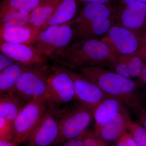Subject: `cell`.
Returning <instances> with one entry per match:
<instances>
[{"instance_id":"obj_1","label":"cell","mask_w":146,"mask_h":146,"mask_svg":"<svg viewBox=\"0 0 146 146\" xmlns=\"http://www.w3.org/2000/svg\"><path fill=\"white\" fill-rule=\"evenodd\" d=\"M74 70L94 82L110 97L119 100L138 114L142 106L137 84L132 79L101 67H82Z\"/></svg>"},{"instance_id":"obj_2","label":"cell","mask_w":146,"mask_h":146,"mask_svg":"<svg viewBox=\"0 0 146 146\" xmlns=\"http://www.w3.org/2000/svg\"><path fill=\"white\" fill-rule=\"evenodd\" d=\"M116 57L106 42L96 38L75 42L53 60L60 66L74 70L82 67L106 68Z\"/></svg>"},{"instance_id":"obj_3","label":"cell","mask_w":146,"mask_h":146,"mask_svg":"<svg viewBox=\"0 0 146 146\" xmlns=\"http://www.w3.org/2000/svg\"><path fill=\"white\" fill-rule=\"evenodd\" d=\"M55 67L48 63L32 65L21 74L11 92L18 95L26 103L36 98L46 99L48 78Z\"/></svg>"},{"instance_id":"obj_4","label":"cell","mask_w":146,"mask_h":146,"mask_svg":"<svg viewBox=\"0 0 146 146\" xmlns=\"http://www.w3.org/2000/svg\"><path fill=\"white\" fill-rule=\"evenodd\" d=\"M94 108L80 102L59 109V134L54 146L80 136L93 117Z\"/></svg>"},{"instance_id":"obj_5","label":"cell","mask_w":146,"mask_h":146,"mask_svg":"<svg viewBox=\"0 0 146 146\" xmlns=\"http://www.w3.org/2000/svg\"><path fill=\"white\" fill-rule=\"evenodd\" d=\"M76 20L69 23L48 27L40 32L29 44L47 58L54 60L66 49L73 39V24Z\"/></svg>"},{"instance_id":"obj_6","label":"cell","mask_w":146,"mask_h":146,"mask_svg":"<svg viewBox=\"0 0 146 146\" xmlns=\"http://www.w3.org/2000/svg\"><path fill=\"white\" fill-rule=\"evenodd\" d=\"M47 100L36 98L27 103L13 121L14 138L12 141L19 145L26 143L48 108Z\"/></svg>"},{"instance_id":"obj_7","label":"cell","mask_w":146,"mask_h":146,"mask_svg":"<svg viewBox=\"0 0 146 146\" xmlns=\"http://www.w3.org/2000/svg\"><path fill=\"white\" fill-rule=\"evenodd\" d=\"M46 99L48 103L56 106L78 101L74 81L67 68L56 66L48 78Z\"/></svg>"},{"instance_id":"obj_8","label":"cell","mask_w":146,"mask_h":146,"mask_svg":"<svg viewBox=\"0 0 146 146\" xmlns=\"http://www.w3.org/2000/svg\"><path fill=\"white\" fill-rule=\"evenodd\" d=\"M48 108L26 142L27 146H54L59 134V108L48 103Z\"/></svg>"},{"instance_id":"obj_9","label":"cell","mask_w":146,"mask_h":146,"mask_svg":"<svg viewBox=\"0 0 146 146\" xmlns=\"http://www.w3.org/2000/svg\"><path fill=\"white\" fill-rule=\"evenodd\" d=\"M141 36L129 29L115 23L101 39L117 56L136 52L141 46Z\"/></svg>"},{"instance_id":"obj_10","label":"cell","mask_w":146,"mask_h":146,"mask_svg":"<svg viewBox=\"0 0 146 146\" xmlns=\"http://www.w3.org/2000/svg\"><path fill=\"white\" fill-rule=\"evenodd\" d=\"M74 84L78 101L94 108L109 96L94 82L81 73L67 68Z\"/></svg>"},{"instance_id":"obj_11","label":"cell","mask_w":146,"mask_h":146,"mask_svg":"<svg viewBox=\"0 0 146 146\" xmlns=\"http://www.w3.org/2000/svg\"><path fill=\"white\" fill-rule=\"evenodd\" d=\"M115 24L139 35L146 30V3H136L116 9Z\"/></svg>"},{"instance_id":"obj_12","label":"cell","mask_w":146,"mask_h":146,"mask_svg":"<svg viewBox=\"0 0 146 146\" xmlns=\"http://www.w3.org/2000/svg\"><path fill=\"white\" fill-rule=\"evenodd\" d=\"M0 50L17 62L27 65L48 63V58L28 44H13L0 41Z\"/></svg>"},{"instance_id":"obj_13","label":"cell","mask_w":146,"mask_h":146,"mask_svg":"<svg viewBox=\"0 0 146 146\" xmlns=\"http://www.w3.org/2000/svg\"><path fill=\"white\" fill-rule=\"evenodd\" d=\"M131 120L127 109L118 113L106 122L95 125V132L106 143L116 142L126 131L128 123Z\"/></svg>"},{"instance_id":"obj_14","label":"cell","mask_w":146,"mask_h":146,"mask_svg":"<svg viewBox=\"0 0 146 146\" xmlns=\"http://www.w3.org/2000/svg\"><path fill=\"white\" fill-rule=\"evenodd\" d=\"M145 63V61L134 53L118 56L106 67L108 70L128 78H139Z\"/></svg>"},{"instance_id":"obj_15","label":"cell","mask_w":146,"mask_h":146,"mask_svg":"<svg viewBox=\"0 0 146 146\" xmlns=\"http://www.w3.org/2000/svg\"><path fill=\"white\" fill-rule=\"evenodd\" d=\"M115 23V18H96L83 24H78L74 29L73 39L77 41L96 39L104 35Z\"/></svg>"},{"instance_id":"obj_16","label":"cell","mask_w":146,"mask_h":146,"mask_svg":"<svg viewBox=\"0 0 146 146\" xmlns=\"http://www.w3.org/2000/svg\"><path fill=\"white\" fill-rule=\"evenodd\" d=\"M62 1L46 0L30 13L29 24L32 28L33 36L30 44L41 32Z\"/></svg>"},{"instance_id":"obj_17","label":"cell","mask_w":146,"mask_h":146,"mask_svg":"<svg viewBox=\"0 0 146 146\" xmlns=\"http://www.w3.org/2000/svg\"><path fill=\"white\" fill-rule=\"evenodd\" d=\"M125 105L119 100L109 97L100 103L93 109L95 125L109 121L118 113L127 109Z\"/></svg>"},{"instance_id":"obj_18","label":"cell","mask_w":146,"mask_h":146,"mask_svg":"<svg viewBox=\"0 0 146 146\" xmlns=\"http://www.w3.org/2000/svg\"><path fill=\"white\" fill-rule=\"evenodd\" d=\"M116 9L110 4L85 3L76 18L77 24H83L96 18H115Z\"/></svg>"},{"instance_id":"obj_19","label":"cell","mask_w":146,"mask_h":146,"mask_svg":"<svg viewBox=\"0 0 146 146\" xmlns=\"http://www.w3.org/2000/svg\"><path fill=\"white\" fill-rule=\"evenodd\" d=\"M13 92L0 95V117L13 122L26 104Z\"/></svg>"},{"instance_id":"obj_20","label":"cell","mask_w":146,"mask_h":146,"mask_svg":"<svg viewBox=\"0 0 146 146\" xmlns=\"http://www.w3.org/2000/svg\"><path fill=\"white\" fill-rule=\"evenodd\" d=\"M77 11V0H62L41 32L48 27L62 25L72 21Z\"/></svg>"},{"instance_id":"obj_21","label":"cell","mask_w":146,"mask_h":146,"mask_svg":"<svg viewBox=\"0 0 146 146\" xmlns=\"http://www.w3.org/2000/svg\"><path fill=\"white\" fill-rule=\"evenodd\" d=\"M31 65L17 62L0 72V94L13 91L21 74Z\"/></svg>"},{"instance_id":"obj_22","label":"cell","mask_w":146,"mask_h":146,"mask_svg":"<svg viewBox=\"0 0 146 146\" xmlns=\"http://www.w3.org/2000/svg\"><path fill=\"white\" fill-rule=\"evenodd\" d=\"M33 36L29 24L22 27H0L1 41L13 44H29Z\"/></svg>"},{"instance_id":"obj_23","label":"cell","mask_w":146,"mask_h":146,"mask_svg":"<svg viewBox=\"0 0 146 146\" xmlns=\"http://www.w3.org/2000/svg\"><path fill=\"white\" fill-rule=\"evenodd\" d=\"M30 13L16 9L0 12V27H22L29 24Z\"/></svg>"},{"instance_id":"obj_24","label":"cell","mask_w":146,"mask_h":146,"mask_svg":"<svg viewBox=\"0 0 146 146\" xmlns=\"http://www.w3.org/2000/svg\"><path fill=\"white\" fill-rule=\"evenodd\" d=\"M46 0H4L0 4V12L16 9L31 13Z\"/></svg>"},{"instance_id":"obj_25","label":"cell","mask_w":146,"mask_h":146,"mask_svg":"<svg viewBox=\"0 0 146 146\" xmlns=\"http://www.w3.org/2000/svg\"><path fill=\"white\" fill-rule=\"evenodd\" d=\"M127 130L132 136L137 146H146V130L140 123L129 120Z\"/></svg>"},{"instance_id":"obj_26","label":"cell","mask_w":146,"mask_h":146,"mask_svg":"<svg viewBox=\"0 0 146 146\" xmlns=\"http://www.w3.org/2000/svg\"><path fill=\"white\" fill-rule=\"evenodd\" d=\"M13 138V122L0 117V141H12Z\"/></svg>"},{"instance_id":"obj_27","label":"cell","mask_w":146,"mask_h":146,"mask_svg":"<svg viewBox=\"0 0 146 146\" xmlns=\"http://www.w3.org/2000/svg\"><path fill=\"white\" fill-rule=\"evenodd\" d=\"M115 146H137L130 133L125 131L116 142Z\"/></svg>"},{"instance_id":"obj_28","label":"cell","mask_w":146,"mask_h":146,"mask_svg":"<svg viewBox=\"0 0 146 146\" xmlns=\"http://www.w3.org/2000/svg\"><path fill=\"white\" fill-rule=\"evenodd\" d=\"M17 62L13 58L5 54H0V72Z\"/></svg>"},{"instance_id":"obj_29","label":"cell","mask_w":146,"mask_h":146,"mask_svg":"<svg viewBox=\"0 0 146 146\" xmlns=\"http://www.w3.org/2000/svg\"><path fill=\"white\" fill-rule=\"evenodd\" d=\"M84 132L77 138L71 139L61 143L60 144L61 146H84L83 141Z\"/></svg>"},{"instance_id":"obj_30","label":"cell","mask_w":146,"mask_h":146,"mask_svg":"<svg viewBox=\"0 0 146 146\" xmlns=\"http://www.w3.org/2000/svg\"><path fill=\"white\" fill-rule=\"evenodd\" d=\"M138 115L140 123L146 130V108L142 107Z\"/></svg>"},{"instance_id":"obj_31","label":"cell","mask_w":146,"mask_h":146,"mask_svg":"<svg viewBox=\"0 0 146 146\" xmlns=\"http://www.w3.org/2000/svg\"><path fill=\"white\" fill-rule=\"evenodd\" d=\"M146 3V0H118V7L132 3Z\"/></svg>"},{"instance_id":"obj_32","label":"cell","mask_w":146,"mask_h":146,"mask_svg":"<svg viewBox=\"0 0 146 146\" xmlns=\"http://www.w3.org/2000/svg\"><path fill=\"white\" fill-rule=\"evenodd\" d=\"M135 53L146 63V44L141 46Z\"/></svg>"},{"instance_id":"obj_33","label":"cell","mask_w":146,"mask_h":146,"mask_svg":"<svg viewBox=\"0 0 146 146\" xmlns=\"http://www.w3.org/2000/svg\"><path fill=\"white\" fill-rule=\"evenodd\" d=\"M85 3H102V4H110L114 0H79Z\"/></svg>"},{"instance_id":"obj_34","label":"cell","mask_w":146,"mask_h":146,"mask_svg":"<svg viewBox=\"0 0 146 146\" xmlns=\"http://www.w3.org/2000/svg\"><path fill=\"white\" fill-rule=\"evenodd\" d=\"M138 78L143 84H145L146 86V63H145V66L141 76Z\"/></svg>"},{"instance_id":"obj_35","label":"cell","mask_w":146,"mask_h":146,"mask_svg":"<svg viewBox=\"0 0 146 146\" xmlns=\"http://www.w3.org/2000/svg\"><path fill=\"white\" fill-rule=\"evenodd\" d=\"M0 146H18L12 141H0Z\"/></svg>"},{"instance_id":"obj_36","label":"cell","mask_w":146,"mask_h":146,"mask_svg":"<svg viewBox=\"0 0 146 146\" xmlns=\"http://www.w3.org/2000/svg\"><path fill=\"white\" fill-rule=\"evenodd\" d=\"M141 46L146 44V30L141 35Z\"/></svg>"},{"instance_id":"obj_37","label":"cell","mask_w":146,"mask_h":146,"mask_svg":"<svg viewBox=\"0 0 146 146\" xmlns=\"http://www.w3.org/2000/svg\"><path fill=\"white\" fill-rule=\"evenodd\" d=\"M108 146H109V145Z\"/></svg>"}]
</instances>
